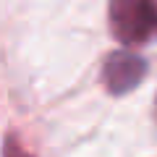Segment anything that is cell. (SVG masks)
Returning a JSON list of instances; mask_svg holds the SVG:
<instances>
[{
  "mask_svg": "<svg viewBox=\"0 0 157 157\" xmlns=\"http://www.w3.org/2000/svg\"><path fill=\"white\" fill-rule=\"evenodd\" d=\"M147 73V63L131 50H115L105 58L102 66V81L110 94H126L131 92Z\"/></svg>",
  "mask_w": 157,
  "mask_h": 157,
  "instance_id": "2",
  "label": "cell"
},
{
  "mask_svg": "<svg viewBox=\"0 0 157 157\" xmlns=\"http://www.w3.org/2000/svg\"><path fill=\"white\" fill-rule=\"evenodd\" d=\"M107 13L121 45H141L157 32V0H110Z\"/></svg>",
  "mask_w": 157,
  "mask_h": 157,
  "instance_id": "1",
  "label": "cell"
},
{
  "mask_svg": "<svg viewBox=\"0 0 157 157\" xmlns=\"http://www.w3.org/2000/svg\"><path fill=\"white\" fill-rule=\"evenodd\" d=\"M6 157H29V155H24V149L16 144V139H8L6 141Z\"/></svg>",
  "mask_w": 157,
  "mask_h": 157,
  "instance_id": "3",
  "label": "cell"
}]
</instances>
